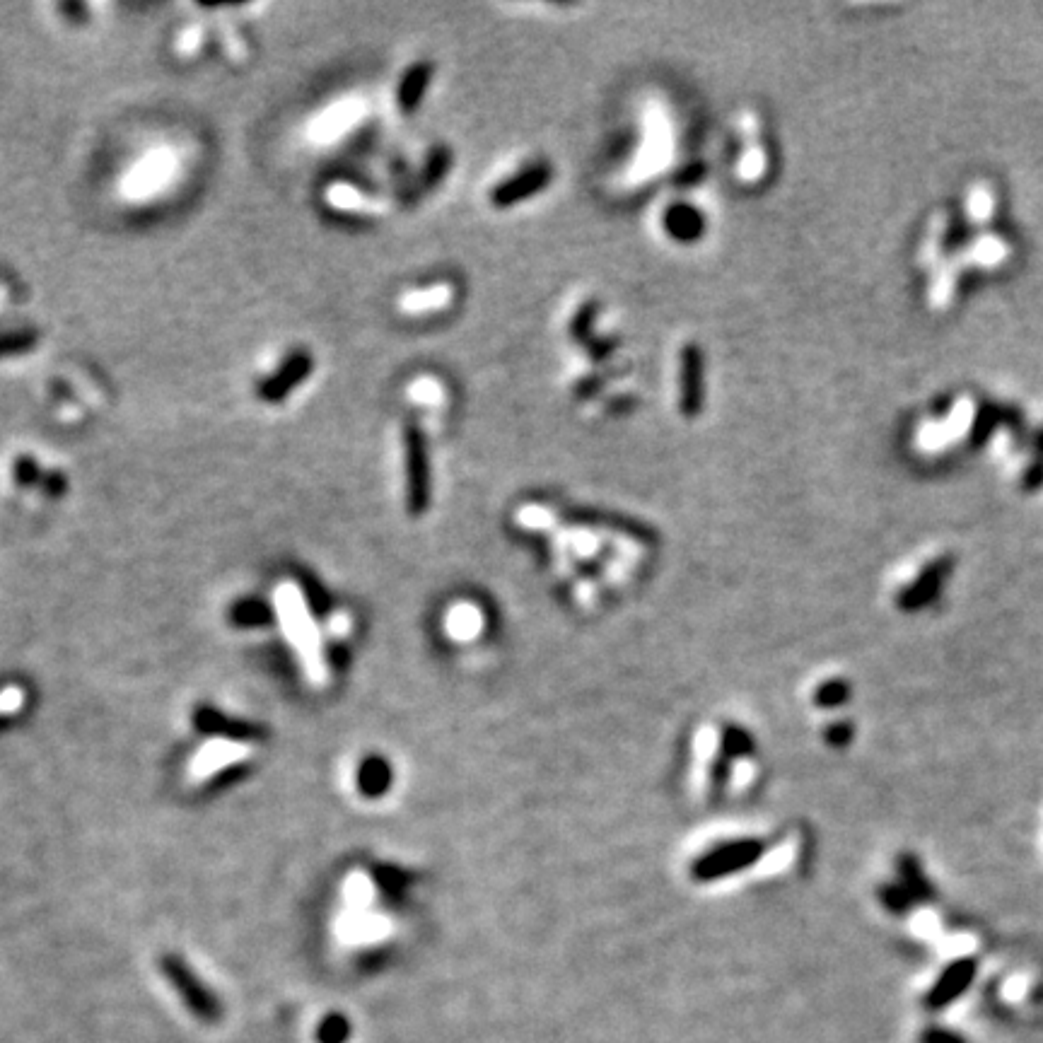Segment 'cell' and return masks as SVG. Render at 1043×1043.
Wrapping results in <instances>:
<instances>
[{
	"label": "cell",
	"mask_w": 1043,
	"mask_h": 1043,
	"mask_svg": "<svg viewBox=\"0 0 1043 1043\" xmlns=\"http://www.w3.org/2000/svg\"><path fill=\"white\" fill-rule=\"evenodd\" d=\"M276 611L278 619L283 623V631L288 635V640L293 643V648L300 657L302 667H305L307 677L314 684H322L326 679V667H324V655H322V640H319L317 626H314L310 611H307L305 597L297 590L295 585L285 582L276 590Z\"/></svg>",
	"instance_id": "obj_1"
},
{
	"label": "cell",
	"mask_w": 1043,
	"mask_h": 1043,
	"mask_svg": "<svg viewBox=\"0 0 1043 1043\" xmlns=\"http://www.w3.org/2000/svg\"><path fill=\"white\" fill-rule=\"evenodd\" d=\"M179 174V157L172 148L148 150L141 160L133 162L121 179V196L126 201L145 203L160 196L172 186Z\"/></svg>",
	"instance_id": "obj_2"
},
{
	"label": "cell",
	"mask_w": 1043,
	"mask_h": 1043,
	"mask_svg": "<svg viewBox=\"0 0 1043 1043\" xmlns=\"http://www.w3.org/2000/svg\"><path fill=\"white\" fill-rule=\"evenodd\" d=\"M761 850L763 846L759 841L725 843V846L715 848L713 853L703 855V858L693 865V874H696L698 879H720L725 877V874L739 872L742 867L759 860Z\"/></svg>",
	"instance_id": "obj_3"
},
{
	"label": "cell",
	"mask_w": 1043,
	"mask_h": 1043,
	"mask_svg": "<svg viewBox=\"0 0 1043 1043\" xmlns=\"http://www.w3.org/2000/svg\"><path fill=\"white\" fill-rule=\"evenodd\" d=\"M360 116H363V102L360 99H339L331 107H326L312 119V124L307 126V136L312 143L329 145L343 138V133H348L351 128L358 124Z\"/></svg>",
	"instance_id": "obj_4"
},
{
	"label": "cell",
	"mask_w": 1043,
	"mask_h": 1043,
	"mask_svg": "<svg viewBox=\"0 0 1043 1043\" xmlns=\"http://www.w3.org/2000/svg\"><path fill=\"white\" fill-rule=\"evenodd\" d=\"M976 971H978L976 959L961 957L957 961H952V964H949L947 969L940 973V978L932 983L928 995H925V1010L940 1012V1010H945V1007L952 1005L954 1000H959L961 995L971 988L973 978H976Z\"/></svg>",
	"instance_id": "obj_5"
},
{
	"label": "cell",
	"mask_w": 1043,
	"mask_h": 1043,
	"mask_svg": "<svg viewBox=\"0 0 1043 1043\" xmlns=\"http://www.w3.org/2000/svg\"><path fill=\"white\" fill-rule=\"evenodd\" d=\"M406 442V481H409V508L411 512H423L430 500V469L428 450H425L423 435L416 428H409L404 435Z\"/></svg>",
	"instance_id": "obj_6"
},
{
	"label": "cell",
	"mask_w": 1043,
	"mask_h": 1043,
	"mask_svg": "<svg viewBox=\"0 0 1043 1043\" xmlns=\"http://www.w3.org/2000/svg\"><path fill=\"white\" fill-rule=\"evenodd\" d=\"M949 570H952V558H940V561L930 563L928 568L918 575L913 585L901 590L899 609L908 611V614H916V611L930 607L937 599V594H940L942 585H945Z\"/></svg>",
	"instance_id": "obj_7"
},
{
	"label": "cell",
	"mask_w": 1043,
	"mask_h": 1043,
	"mask_svg": "<svg viewBox=\"0 0 1043 1043\" xmlns=\"http://www.w3.org/2000/svg\"><path fill=\"white\" fill-rule=\"evenodd\" d=\"M679 404L684 416H696L703 404V355L698 346H686L681 353Z\"/></svg>",
	"instance_id": "obj_8"
},
{
	"label": "cell",
	"mask_w": 1043,
	"mask_h": 1043,
	"mask_svg": "<svg viewBox=\"0 0 1043 1043\" xmlns=\"http://www.w3.org/2000/svg\"><path fill=\"white\" fill-rule=\"evenodd\" d=\"M312 375V358L305 353H295L281 365V370L273 372L268 380L261 384V399L264 401H283L297 384H302Z\"/></svg>",
	"instance_id": "obj_9"
},
{
	"label": "cell",
	"mask_w": 1043,
	"mask_h": 1043,
	"mask_svg": "<svg viewBox=\"0 0 1043 1043\" xmlns=\"http://www.w3.org/2000/svg\"><path fill=\"white\" fill-rule=\"evenodd\" d=\"M244 754H247V749H244L242 744L227 742V739H215V742L206 744V747L198 751L196 759L191 761V766H189L191 780L211 778L213 773L220 771V768L244 759Z\"/></svg>",
	"instance_id": "obj_10"
},
{
	"label": "cell",
	"mask_w": 1043,
	"mask_h": 1043,
	"mask_svg": "<svg viewBox=\"0 0 1043 1043\" xmlns=\"http://www.w3.org/2000/svg\"><path fill=\"white\" fill-rule=\"evenodd\" d=\"M165 971H167V976H170V981L179 988V993L184 995L186 1002L194 1007L198 1015H203V1017L215 1015V1000L211 998V993L203 988V983L198 981L194 973L186 969V964L182 959H177V957L165 959Z\"/></svg>",
	"instance_id": "obj_11"
},
{
	"label": "cell",
	"mask_w": 1043,
	"mask_h": 1043,
	"mask_svg": "<svg viewBox=\"0 0 1043 1043\" xmlns=\"http://www.w3.org/2000/svg\"><path fill=\"white\" fill-rule=\"evenodd\" d=\"M551 179V170L546 165H536L532 170L522 172L520 177L510 179V182L500 184L493 194L495 206H512V203L522 201V198L532 196L536 189H544Z\"/></svg>",
	"instance_id": "obj_12"
},
{
	"label": "cell",
	"mask_w": 1043,
	"mask_h": 1043,
	"mask_svg": "<svg viewBox=\"0 0 1043 1043\" xmlns=\"http://www.w3.org/2000/svg\"><path fill=\"white\" fill-rule=\"evenodd\" d=\"M896 867H899V877H901V887L911 894V899L916 903H932L937 899V891H935V884L930 882L928 877H925L923 867H920L918 858L913 853H903L899 855V862H896Z\"/></svg>",
	"instance_id": "obj_13"
},
{
	"label": "cell",
	"mask_w": 1043,
	"mask_h": 1043,
	"mask_svg": "<svg viewBox=\"0 0 1043 1043\" xmlns=\"http://www.w3.org/2000/svg\"><path fill=\"white\" fill-rule=\"evenodd\" d=\"M428 83H430V66H425V63H421V66H413L411 71L404 75V80H401V87H399L401 109L416 107L418 99H421Z\"/></svg>",
	"instance_id": "obj_14"
},
{
	"label": "cell",
	"mask_w": 1043,
	"mask_h": 1043,
	"mask_svg": "<svg viewBox=\"0 0 1043 1043\" xmlns=\"http://www.w3.org/2000/svg\"><path fill=\"white\" fill-rule=\"evenodd\" d=\"M326 203H329L331 208H336V211H360V208L365 206V196L360 194L358 189L351 184H331L329 189H326Z\"/></svg>",
	"instance_id": "obj_15"
},
{
	"label": "cell",
	"mask_w": 1043,
	"mask_h": 1043,
	"mask_svg": "<svg viewBox=\"0 0 1043 1043\" xmlns=\"http://www.w3.org/2000/svg\"><path fill=\"white\" fill-rule=\"evenodd\" d=\"M360 785L367 795H380L389 785V766L382 759H367L360 771Z\"/></svg>",
	"instance_id": "obj_16"
},
{
	"label": "cell",
	"mask_w": 1043,
	"mask_h": 1043,
	"mask_svg": "<svg viewBox=\"0 0 1043 1043\" xmlns=\"http://www.w3.org/2000/svg\"><path fill=\"white\" fill-rule=\"evenodd\" d=\"M447 288H442V285H437V288H428V290H418V293H409L401 300V307H404V312H425V310H433V307H440L442 302H447Z\"/></svg>",
	"instance_id": "obj_17"
},
{
	"label": "cell",
	"mask_w": 1043,
	"mask_h": 1043,
	"mask_svg": "<svg viewBox=\"0 0 1043 1043\" xmlns=\"http://www.w3.org/2000/svg\"><path fill=\"white\" fill-rule=\"evenodd\" d=\"M879 899H882L884 908H887L889 913H894V916H906V913H911V908L916 906V901L911 899V894H908L901 884H882V887H879Z\"/></svg>",
	"instance_id": "obj_18"
},
{
	"label": "cell",
	"mask_w": 1043,
	"mask_h": 1043,
	"mask_svg": "<svg viewBox=\"0 0 1043 1043\" xmlns=\"http://www.w3.org/2000/svg\"><path fill=\"white\" fill-rule=\"evenodd\" d=\"M667 227L674 237H681V240H691L701 230L698 227V215L691 208H672L667 215Z\"/></svg>",
	"instance_id": "obj_19"
},
{
	"label": "cell",
	"mask_w": 1043,
	"mask_h": 1043,
	"mask_svg": "<svg viewBox=\"0 0 1043 1043\" xmlns=\"http://www.w3.org/2000/svg\"><path fill=\"white\" fill-rule=\"evenodd\" d=\"M848 698H850V686L846 684V681L833 679V681H826V684L819 686L814 701H817V705H821V708H838V705L846 703Z\"/></svg>",
	"instance_id": "obj_20"
},
{
	"label": "cell",
	"mask_w": 1043,
	"mask_h": 1043,
	"mask_svg": "<svg viewBox=\"0 0 1043 1043\" xmlns=\"http://www.w3.org/2000/svg\"><path fill=\"white\" fill-rule=\"evenodd\" d=\"M346 896L348 901H351L353 911H358V908H363L367 901H370V882H367L365 877H360V874H355V877H351V882L346 884Z\"/></svg>",
	"instance_id": "obj_21"
},
{
	"label": "cell",
	"mask_w": 1043,
	"mask_h": 1043,
	"mask_svg": "<svg viewBox=\"0 0 1043 1043\" xmlns=\"http://www.w3.org/2000/svg\"><path fill=\"white\" fill-rule=\"evenodd\" d=\"M34 343V336H25V334H5L0 336V355H8V353H17V351H25V348H29Z\"/></svg>",
	"instance_id": "obj_22"
},
{
	"label": "cell",
	"mask_w": 1043,
	"mask_h": 1043,
	"mask_svg": "<svg viewBox=\"0 0 1043 1043\" xmlns=\"http://www.w3.org/2000/svg\"><path fill=\"white\" fill-rule=\"evenodd\" d=\"M826 739H829V744H833V747H846L850 739H853V727L846 725V722L833 725L829 727V732H826Z\"/></svg>",
	"instance_id": "obj_23"
},
{
	"label": "cell",
	"mask_w": 1043,
	"mask_h": 1043,
	"mask_svg": "<svg viewBox=\"0 0 1043 1043\" xmlns=\"http://www.w3.org/2000/svg\"><path fill=\"white\" fill-rule=\"evenodd\" d=\"M37 476H39V471H37V466H34L32 459H27V457L17 459V462H15V479L17 481L29 483V481L37 479Z\"/></svg>",
	"instance_id": "obj_24"
},
{
	"label": "cell",
	"mask_w": 1043,
	"mask_h": 1043,
	"mask_svg": "<svg viewBox=\"0 0 1043 1043\" xmlns=\"http://www.w3.org/2000/svg\"><path fill=\"white\" fill-rule=\"evenodd\" d=\"M923 1043H964V1041L947 1029H928L923 1034Z\"/></svg>",
	"instance_id": "obj_25"
},
{
	"label": "cell",
	"mask_w": 1043,
	"mask_h": 1043,
	"mask_svg": "<svg viewBox=\"0 0 1043 1043\" xmlns=\"http://www.w3.org/2000/svg\"><path fill=\"white\" fill-rule=\"evenodd\" d=\"M198 46H201V32L194 27L186 29L182 39H179V51H182V54H194Z\"/></svg>",
	"instance_id": "obj_26"
}]
</instances>
